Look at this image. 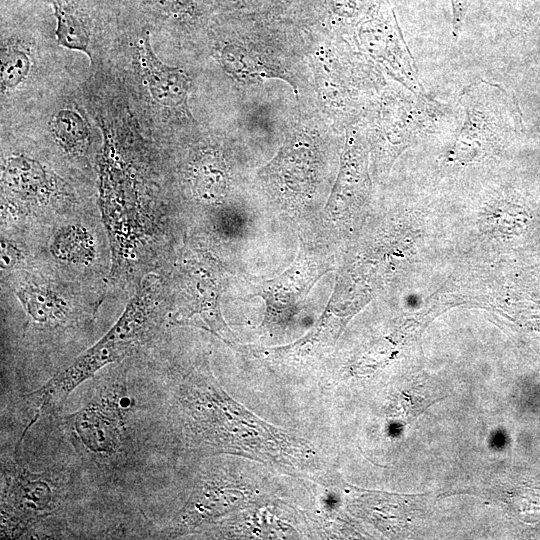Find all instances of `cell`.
<instances>
[{
  "mask_svg": "<svg viewBox=\"0 0 540 540\" xmlns=\"http://www.w3.org/2000/svg\"><path fill=\"white\" fill-rule=\"evenodd\" d=\"M132 398L124 376L99 382L91 399L68 415L66 424L77 442L89 454L107 459L124 446Z\"/></svg>",
  "mask_w": 540,
  "mask_h": 540,
  "instance_id": "cell-3",
  "label": "cell"
},
{
  "mask_svg": "<svg viewBox=\"0 0 540 540\" xmlns=\"http://www.w3.org/2000/svg\"><path fill=\"white\" fill-rule=\"evenodd\" d=\"M157 275L144 276L134 296L110 330L93 346L61 368L41 387L27 395L34 409L32 422L59 408L69 394L100 369L124 359L145 339L157 306Z\"/></svg>",
  "mask_w": 540,
  "mask_h": 540,
  "instance_id": "cell-2",
  "label": "cell"
},
{
  "mask_svg": "<svg viewBox=\"0 0 540 540\" xmlns=\"http://www.w3.org/2000/svg\"><path fill=\"white\" fill-rule=\"evenodd\" d=\"M2 48L0 82L2 91H9L21 84L31 68V58L27 49L12 40Z\"/></svg>",
  "mask_w": 540,
  "mask_h": 540,
  "instance_id": "cell-13",
  "label": "cell"
},
{
  "mask_svg": "<svg viewBox=\"0 0 540 540\" xmlns=\"http://www.w3.org/2000/svg\"><path fill=\"white\" fill-rule=\"evenodd\" d=\"M20 249L7 239L1 240V268L10 269L21 259Z\"/></svg>",
  "mask_w": 540,
  "mask_h": 540,
  "instance_id": "cell-14",
  "label": "cell"
},
{
  "mask_svg": "<svg viewBox=\"0 0 540 540\" xmlns=\"http://www.w3.org/2000/svg\"><path fill=\"white\" fill-rule=\"evenodd\" d=\"M184 426L194 441L227 452H250L275 460L301 453L302 445L253 417L231 399L210 372L183 382L178 397Z\"/></svg>",
  "mask_w": 540,
  "mask_h": 540,
  "instance_id": "cell-1",
  "label": "cell"
},
{
  "mask_svg": "<svg viewBox=\"0 0 540 540\" xmlns=\"http://www.w3.org/2000/svg\"><path fill=\"white\" fill-rule=\"evenodd\" d=\"M2 180L14 193L28 198H45L53 184L44 167L35 159L24 155L9 157L3 167Z\"/></svg>",
  "mask_w": 540,
  "mask_h": 540,
  "instance_id": "cell-7",
  "label": "cell"
},
{
  "mask_svg": "<svg viewBox=\"0 0 540 540\" xmlns=\"http://www.w3.org/2000/svg\"><path fill=\"white\" fill-rule=\"evenodd\" d=\"M192 185L196 193L204 199L219 197L225 186V176L221 162L211 154L203 155L192 170Z\"/></svg>",
  "mask_w": 540,
  "mask_h": 540,
  "instance_id": "cell-12",
  "label": "cell"
},
{
  "mask_svg": "<svg viewBox=\"0 0 540 540\" xmlns=\"http://www.w3.org/2000/svg\"><path fill=\"white\" fill-rule=\"evenodd\" d=\"M129 10L155 20L183 21L197 14L193 0H121Z\"/></svg>",
  "mask_w": 540,
  "mask_h": 540,
  "instance_id": "cell-11",
  "label": "cell"
},
{
  "mask_svg": "<svg viewBox=\"0 0 540 540\" xmlns=\"http://www.w3.org/2000/svg\"><path fill=\"white\" fill-rule=\"evenodd\" d=\"M1 538H17L50 516L60 502L59 488L45 472L15 467L1 493Z\"/></svg>",
  "mask_w": 540,
  "mask_h": 540,
  "instance_id": "cell-4",
  "label": "cell"
},
{
  "mask_svg": "<svg viewBox=\"0 0 540 540\" xmlns=\"http://www.w3.org/2000/svg\"><path fill=\"white\" fill-rule=\"evenodd\" d=\"M52 134L71 155H82L90 145L91 134L83 116L72 108L58 110L50 121Z\"/></svg>",
  "mask_w": 540,
  "mask_h": 540,
  "instance_id": "cell-10",
  "label": "cell"
},
{
  "mask_svg": "<svg viewBox=\"0 0 540 540\" xmlns=\"http://www.w3.org/2000/svg\"><path fill=\"white\" fill-rule=\"evenodd\" d=\"M465 116L456 141V151L464 156L489 146L510 126L512 96L499 85L478 81L468 86L461 95Z\"/></svg>",
  "mask_w": 540,
  "mask_h": 540,
  "instance_id": "cell-5",
  "label": "cell"
},
{
  "mask_svg": "<svg viewBox=\"0 0 540 540\" xmlns=\"http://www.w3.org/2000/svg\"><path fill=\"white\" fill-rule=\"evenodd\" d=\"M51 254L59 261L89 264L95 256V243L90 232L81 225L59 229L50 243Z\"/></svg>",
  "mask_w": 540,
  "mask_h": 540,
  "instance_id": "cell-9",
  "label": "cell"
},
{
  "mask_svg": "<svg viewBox=\"0 0 540 540\" xmlns=\"http://www.w3.org/2000/svg\"><path fill=\"white\" fill-rule=\"evenodd\" d=\"M469 0H452L453 6V28L454 35L457 36L467 11Z\"/></svg>",
  "mask_w": 540,
  "mask_h": 540,
  "instance_id": "cell-15",
  "label": "cell"
},
{
  "mask_svg": "<svg viewBox=\"0 0 540 540\" xmlns=\"http://www.w3.org/2000/svg\"><path fill=\"white\" fill-rule=\"evenodd\" d=\"M138 54L151 99L175 113L189 114L191 79L181 68L168 66L158 58L151 45L149 30H144L139 38Z\"/></svg>",
  "mask_w": 540,
  "mask_h": 540,
  "instance_id": "cell-6",
  "label": "cell"
},
{
  "mask_svg": "<svg viewBox=\"0 0 540 540\" xmlns=\"http://www.w3.org/2000/svg\"><path fill=\"white\" fill-rule=\"evenodd\" d=\"M17 297L27 315L37 324L58 325L70 316L67 303L47 287L27 285L17 292Z\"/></svg>",
  "mask_w": 540,
  "mask_h": 540,
  "instance_id": "cell-8",
  "label": "cell"
}]
</instances>
